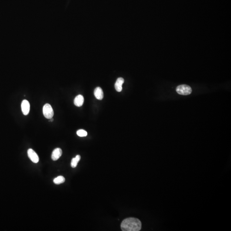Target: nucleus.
Returning a JSON list of instances; mask_svg holds the SVG:
<instances>
[{
	"label": "nucleus",
	"mask_w": 231,
	"mask_h": 231,
	"mask_svg": "<svg viewBox=\"0 0 231 231\" xmlns=\"http://www.w3.org/2000/svg\"><path fill=\"white\" fill-rule=\"evenodd\" d=\"M84 96L81 95H79L76 96L74 101L75 105L77 107H80L82 106L84 104Z\"/></svg>",
	"instance_id": "6e6552de"
},
{
	"label": "nucleus",
	"mask_w": 231,
	"mask_h": 231,
	"mask_svg": "<svg viewBox=\"0 0 231 231\" xmlns=\"http://www.w3.org/2000/svg\"><path fill=\"white\" fill-rule=\"evenodd\" d=\"M94 93V95L95 98L98 100H102L104 97V93H103V90L100 87H97L95 89Z\"/></svg>",
	"instance_id": "0eeeda50"
},
{
	"label": "nucleus",
	"mask_w": 231,
	"mask_h": 231,
	"mask_svg": "<svg viewBox=\"0 0 231 231\" xmlns=\"http://www.w3.org/2000/svg\"><path fill=\"white\" fill-rule=\"evenodd\" d=\"M62 151L59 148H55L53 151L52 155V159L54 161H57L62 156Z\"/></svg>",
	"instance_id": "423d86ee"
},
{
	"label": "nucleus",
	"mask_w": 231,
	"mask_h": 231,
	"mask_svg": "<svg viewBox=\"0 0 231 231\" xmlns=\"http://www.w3.org/2000/svg\"><path fill=\"white\" fill-rule=\"evenodd\" d=\"M42 111H43V115L46 119H51L54 116L53 109L50 104H45L43 107Z\"/></svg>",
	"instance_id": "7ed1b4c3"
},
{
	"label": "nucleus",
	"mask_w": 231,
	"mask_h": 231,
	"mask_svg": "<svg viewBox=\"0 0 231 231\" xmlns=\"http://www.w3.org/2000/svg\"><path fill=\"white\" fill-rule=\"evenodd\" d=\"M142 223L138 219L130 217L124 220L121 224L123 231H139L141 229Z\"/></svg>",
	"instance_id": "f257e3e1"
},
{
	"label": "nucleus",
	"mask_w": 231,
	"mask_h": 231,
	"mask_svg": "<svg viewBox=\"0 0 231 231\" xmlns=\"http://www.w3.org/2000/svg\"><path fill=\"white\" fill-rule=\"evenodd\" d=\"M22 110L24 115H27L30 110V104L27 100H24L22 103Z\"/></svg>",
	"instance_id": "39448f33"
},
{
	"label": "nucleus",
	"mask_w": 231,
	"mask_h": 231,
	"mask_svg": "<svg viewBox=\"0 0 231 231\" xmlns=\"http://www.w3.org/2000/svg\"><path fill=\"white\" fill-rule=\"evenodd\" d=\"M77 134L80 137H86L88 135V133L86 131L83 129H80L77 131Z\"/></svg>",
	"instance_id": "f8f14e48"
},
{
	"label": "nucleus",
	"mask_w": 231,
	"mask_h": 231,
	"mask_svg": "<svg viewBox=\"0 0 231 231\" xmlns=\"http://www.w3.org/2000/svg\"><path fill=\"white\" fill-rule=\"evenodd\" d=\"M53 119H52V118H51V119H49V121H51V122H52V121H53Z\"/></svg>",
	"instance_id": "ddd939ff"
},
{
	"label": "nucleus",
	"mask_w": 231,
	"mask_h": 231,
	"mask_svg": "<svg viewBox=\"0 0 231 231\" xmlns=\"http://www.w3.org/2000/svg\"><path fill=\"white\" fill-rule=\"evenodd\" d=\"M124 82V80L122 77H119L117 79L115 84V88L117 92H120L122 90V89H123L122 85Z\"/></svg>",
	"instance_id": "1a4fd4ad"
},
{
	"label": "nucleus",
	"mask_w": 231,
	"mask_h": 231,
	"mask_svg": "<svg viewBox=\"0 0 231 231\" xmlns=\"http://www.w3.org/2000/svg\"><path fill=\"white\" fill-rule=\"evenodd\" d=\"M81 159V157L79 155H77L76 156L75 158H73L72 160L71 166L72 168H75L77 166V164L79 162V161Z\"/></svg>",
	"instance_id": "9d476101"
},
{
	"label": "nucleus",
	"mask_w": 231,
	"mask_h": 231,
	"mask_svg": "<svg viewBox=\"0 0 231 231\" xmlns=\"http://www.w3.org/2000/svg\"><path fill=\"white\" fill-rule=\"evenodd\" d=\"M27 155L29 159L34 163H37L39 161V158L35 151L31 148L27 150Z\"/></svg>",
	"instance_id": "20e7f679"
},
{
	"label": "nucleus",
	"mask_w": 231,
	"mask_h": 231,
	"mask_svg": "<svg viewBox=\"0 0 231 231\" xmlns=\"http://www.w3.org/2000/svg\"><path fill=\"white\" fill-rule=\"evenodd\" d=\"M65 179L62 176H59L55 178L54 179V183L56 184H59L65 182Z\"/></svg>",
	"instance_id": "9b49d317"
},
{
	"label": "nucleus",
	"mask_w": 231,
	"mask_h": 231,
	"mask_svg": "<svg viewBox=\"0 0 231 231\" xmlns=\"http://www.w3.org/2000/svg\"><path fill=\"white\" fill-rule=\"evenodd\" d=\"M177 93L181 95H187L191 94L192 92L190 86L186 85H180L176 88Z\"/></svg>",
	"instance_id": "f03ea898"
}]
</instances>
